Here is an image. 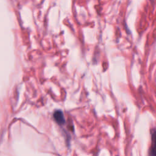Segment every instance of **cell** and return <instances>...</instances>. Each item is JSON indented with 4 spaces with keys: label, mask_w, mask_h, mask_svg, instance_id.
<instances>
[{
    "label": "cell",
    "mask_w": 156,
    "mask_h": 156,
    "mask_svg": "<svg viewBox=\"0 0 156 156\" xmlns=\"http://www.w3.org/2000/svg\"><path fill=\"white\" fill-rule=\"evenodd\" d=\"M151 146L147 152V156H156V128L151 130Z\"/></svg>",
    "instance_id": "1"
},
{
    "label": "cell",
    "mask_w": 156,
    "mask_h": 156,
    "mask_svg": "<svg viewBox=\"0 0 156 156\" xmlns=\"http://www.w3.org/2000/svg\"><path fill=\"white\" fill-rule=\"evenodd\" d=\"M54 118L57 123L59 125H62L65 122L63 113L61 110H56L54 113Z\"/></svg>",
    "instance_id": "2"
}]
</instances>
